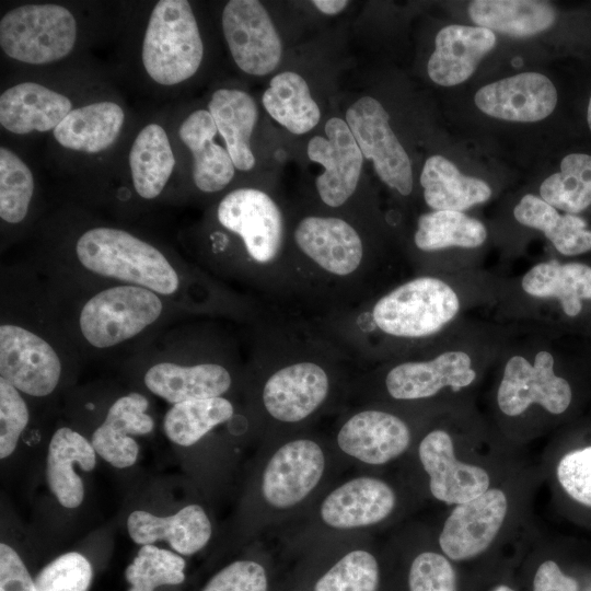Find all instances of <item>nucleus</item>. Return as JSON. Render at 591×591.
I'll return each instance as SVG.
<instances>
[{"mask_svg": "<svg viewBox=\"0 0 591 591\" xmlns=\"http://www.w3.org/2000/svg\"><path fill=\"white\" fill-rule=\"evenodd\" d=\"M76 255L89 271L171 296L181 285L179 275L153 245L115 228H93L77 241Z\"/></svg>", "mask_w": 591, "mask_h": 591, "instance_id": "obj_1", "label": "nucleus"}, {"mask_svg": "<svg viewBox=\"0 0 591 591\" xmlns=\"http://www.w3.org/2000/svg\"><path fill=\"white\" fill-rule=\"evenodd\" d=\"M459 309V298L448 283L425 276L394 288L349 322L354 329L373 325L392 337L422 338L442 329Z\"/></svg>", "mask_w": 591, "mask_h": 591, "instance_id": "obj_2", "label": "nucleus"}, {"mask_svg": "<svg viewBox=\"0 0 591 591\" xmlns=\"http://www.w3.org/2000/svg\"><path fill=\"white\" fill-rule=\"evenodd\" d=\"M204 57L199 28L186 0H161L150 15L142 62L157 83L174 85L193 77Z\"/></svg>", "mask_w": 591, "mask_h": 591, "instance_id": "obj_3", "label": "nucleus"}, {"mask_svg": "<svg viewBox=\"0 0 591 591\" xmlns=\"http://www.w3.org/2000/svg\"><path fill=\"white\" fill-rule=\"evenodd\" d=\"M77 24L59 4H25L3 15L0 46L11 58L31 65L62 59L72 50Z\"/></svg>", "mask_w": 591, "mask_h": 591, "instance_id": "obj_4", "label": "nucleus"}, {"mask_svg": "<svg viewBox=\"0 0 591 591\" xmlns=\"http://www.w3.org/2000/svg\"><path fill=\"white\" fill-rule=\"evenodd\" d=\"M163 312V301L150 289L121 285L104 289L81 309L79 326L95 348L114 347L152 325Z\"/></svg>", "mask_w": 591, "mask_h": 591, "instance_id": "obj_5", "label": "nucleus"}, {"mask_svg": "<svg viewBox=\"0 0 591 591\" xmlns=\"http://www.w3.org/2000/svg\"><path fill=\"white\" fill-rule=\"evenodd\" d=\"M217 218L241 237L250 260L268 274L280 256L285 236L283 217L275 200L260 189L237 188L219 202Z\"/></svg>", "mask_w": 591, "mask_h": 591, "instance_id": "obj_6", "label": "nucleus"}, {"mask_svg": "<svg viewBox=\"0 0 591 591\" xmlns=\"http://www.w3.org/2000/svg\"><path fill=\"white\" fill-rule=\"evenodd\" d=\"M390 116L374 97L362 96L346 111L363 158L371 160L379 178L401 195L413 190L410 159L390 126Z\"/></svg>", "mask_w": 591, "mask_h": 591, "instance_id": "obj_7", "label": "nucleus"}, {"mask_svg": "<svg viewBox=\"0 0 591 591\" xmlns=\"http://www.w3.org/2000/svg\"><path fill=\"white\" fill-rule=\"evenodd\" d=\"M222 30L236 66L263 77L281 61L282 44L270 15L256 0H231L222 12Z\"/></svg>", "mask_w": 591, "mask_h": 591, "instance_id": "obj_8", "label": "nucleus"}, {"mask_svg": "<svg viewBox=\"0 0 591 591\" xmlns=\"http://www.w3.org/2000/svg\"><path fill=\"white\" fill-rule=\"evenodd\" d=\"M61 375L58 354L43 337L15 325L0 326V379L22 393L47 396Z\"/></svg>", "mask_w": 591, "mask_h": 591, "instance_id": "obj_9", "label": "nucleus"}, {"mask_svg": "<svg viewBox=\"0 0 591 591\" xmlns=\"http://www.w3.org/2000/svg\"><path fill=\"white\" fill-rule=\"evenodd\" d=\"M569 383L554 372V358L540 351L531 364L521 356H513L505 367L497 402L507 416H519L530 405L538 404L548 413L559 415L571 402Z\"/></svg>", "mask_w": 591, "mask_h": 591, "instance_id": "obj_10", "label": "nucleus"}, {"mask_svg": "<svg viewBox=\"0 0 591 591\" xmlns=\"http://www.w3.org/2000/svg\"><path fill=\"white\" fill-rule=\"evenodd\" d=\"M293 240L323 276L346 280L356 277L361 268L363 242L358 231L341 218L304 217L293 231Z\"/></svg>", "mask_w": 591, "mask_h": 591, "instance_id": "obj_11", "label": "nucleus"}, {"mask_svg": "<svg viewBox=\"0 0 591 591\" xmlns=\"http://www.w3.org/2000/svg\"><path fill=\"white\" fill-rule=\"evenodd\" d=\"M325 135L311 138L306 153L311 161L324 167L315 181L318 197L326 206L337 208L355 193L363 155L346 120L329 118L325 124Z\"/></svg>", "mask_w": 591, "mask_h": 591, "instance_id": "obj_12", "label": "nucleus"}, {"mask_svg": "<svg viewBox=\"0 0 591 591\" xmlns=\"http://www.w3.org/2000/svg\"><path fill=\"white\" fill-rule=\"evenodd\" d=\"M507 513L508 499L499 488L455 505L439 535L441 551L454 561L480 555L498 535Z\"/></svg>", "mask_w": 591, "mask_h": 591, "instance_id": "obj_13", "label": "nucleus"}, {"mask_svg": "<svg viewBox=\"0 0 591 591\" xmlns=\"http://www.w3.org/2000/svg\"><path fill=\"white\" fill-rule=\"evenodd\" d=\"M314 356H299L274 371L263 389L267 413L281 422H298L313 414L329 393V375Z\"/></svg>", "mask_w": 591, "mask_h": 591, "instance_id": "obj_14", "label": "nucleus"}, {"mask_svg": "<svg viewBox=\"0 0 591 591\" xmlns=\"http://www.w3.org/2000/svg\"><path fill=\"white\" fill-rule=\"evenodd\" d=\"M418 454L430 478V491L439 501L460 505L489 489L490 477L487 471L459 461L452 438L444 430L430 431L421 440Z\"/></svg>", "mask_w": 591, "mask_h": 591, "instance_id": "obj_15", "label": "nucleus"}, {"mask_svg": "<svg viewBox=\"0 0 591 591\" xmlns=\"http://www.w3.org/2000/svg\"><path fill=\"white\" fill-rule=\"evenodd\" d=\"M554 83L538 72H522L482 86L474 96L484 114L509 121L532 123L549 116L557 104Z\"/></svg>", "mask_w": 591, "mask_h": 591, "instance_id": "obj_16", "label": "nucleus"}, {"mask_svg": "<svg viewBox=\"0 0 591 591\" xmlns=\"http://www.w3.org/2000/svg\"><path fill=\"white\" fill-rule=\"evenodd\" d=\"M325 459L320 445L308 439L283 444L263 475V495L276 508H289L305 498L320 482Z\"/></svg>", "mask_w": 591, "mask_h": 591, "instance_id": "obj_17", "label": "nucleus"}, {"mask_svg": "<svg viewBox=\"0 0 591 591\" xmlns=\"http://www.w3.org/2000/svg\"><path fill=\"white\" fill-rule=\"evenodd\" d=\"M472 361L463 351H447L427 361H408L393 367L385 386L395 399H420L436 395L450 386L457 392L476 378Z\"/></svg>", "mask_w": 591, "mask_h": 591, "instance_id": "obj_18", "label": "nucleus"}, {"mask_svg": "<svg viewBox=\"0 0 591 591\" xmlns=\"http://www.w3.org/2000/svg\"><path fill=\"white\" fill-rule=\"evenodd\" d=\"M337 443L346 454L367 464L380 465L406 451L410 431L399 417L369 409L347 419L338 431Z\"/></svg>", "mask_w": 591, "mask_h": 591, "instance_id": "obj_19", "label": "nucleus"}, {"mask_svg": "<svg viewBox=\"0 0 591 591\" xmlns=\"http://www.w3.org/2000/svg\"><path fill=\"white\" fill-rule=\"evenodd\" d=\"M496 35L480 26L451 24L441 28L434 39L427 71L438 85L453 86L466 81L496 45Z\"/></svg>", "mask_w": 591, "mask_h": 591, "instance_id": "obj_20", "label": "nucleus"}, {"mask_svg": "<svg viewBox=\"0 0 591 591\" xmlns=\"http://www.w3.org/2000/svg\"><path fill=\"white\" fill-rule=\"evenodd\" d=\"M148 406V399L137 392L117 398L92 434L96 454L117 468L135 464L139 447L130 436L148 434L154 428L152 417L147 414Z\"/></svg>", "mask_w": 591, "mask_h": 591, "instance_id": "obj_21", "label": "nucleus"}, {"mask_svg": "<svg viewBox=\"0 0 591 591\" xmlns=\"http://www.w3.org/2000/svg\"><path fill=\"white\" fill-rule=\"evenodd\" d=\"M396 502L393 489L373 477L351 479L334 489L321 506L323 521L335 529H355L384 520Z\"/></svg>", "mask_w": 591, "mask_h": 591, "instance_id": "obj_22", "label": "nucleus"}, {"mask_svg": "<svg viewBox=\"0 0 591 591\" xmlns=\"http://www.w3.org/2000/svg\"><path fill=\"white\" fill-rule=\"evenodd\" d=\"M71 107L67 96L39 83L23 82L1 94L0 124L16 135L54 130Z\"/></svg>", "mask_w": 591, "mask_h": 591, "instance_id": "obj_23", "label": "nucleus"}, {"mask_svg": "<svg viewBox=\"0 0 591 591\" xmlns=\"http://www.w3.org/2000/svg\"><path fill=\"white\" fill-rule=\"evenodd\" d=\"M127 529L137 544L148 545L163 540L176 553L187 556L200 551L211 536L210 521L198 505L186 506L169 517L136 510L128 517Z\"/></svg>", "mask_w": 591, "mask_h": 591, "instance_id": "obj_24", "label": "nucleus"}, {"mask_svg": "<svg viewBox=\"0 0 591 591\" xmlns=\"http://www.w3.org/2000/svg\"><path fill=\"white\" fill-rule=\"evenodd\" d=\"M143 382L151 393L174 405L221 396L230 389L232 378L220 363L182 366L160 362L148 369Z\"/></svg>", "mask_w": 591, "mask_h": 591, "instance_id": "obj_25", "label": "nucleus"}, {"mask_svg": "<svg viewBox=\"0 0 591 591\" xmlns=\"http://www.w3.org/2000/svg\"><path fill=\"white\" fill-rule=\"evenodd\" d=\"M217 132V126L208 109L193 112L178 130L179 138L193 153L194 183L205 193L223 189L235 173L227 148L213 141Z\"/></svg>", "mask_w": 591, "mask_h": 591, "instance_id": "obj_26", "label": "nucleus"}, {"mask_svg": "<svg viewBox=\"0 0 591 591\" xmlns=\"http://www.w3.org/2000/svg\"><path fill=\"white\" fill-rule=\"evenodd\" d=\"M95 463L96 452L82 434L68 427L55 431L48 445L46 479L62 507L77 508L83 501V483L73 465L90 472Z\"/></svg>", "mask_w": 591, "mask_h": 591, "instance_id": "obj_27", "label": "nucleus"}, {"mask_svg": "<svg viewBox=\"0 0 591 591\" xmlns=\"http://www.w3.org/2000/svg\"><path fill=\"white\" fill-rule=\"evenodd\" d=\"M208 112L225 141L235 169L252 170L255 165V157L250 141L258 118V108L254 99L242 90L219 89L211 95Z\"/></svg>", "mask_w": 591, "mask_h": 591, "instance_id": "obj_28", "label": "nucleus"}, {"mask_svg": "<svg viewBox=\"0 0 591 591\" xmlns=\"http://www.w3.org/2000/svg\"><path fill=\"white\" fill-rule=\"evenodd\" d=\"M125 114L114 102H96L71 109L54 129L55 139L62 147L85 153H97L117 139Z\"/></svg>", "mask_w": 591, "mask_h": 591, "instance_id": "obj_29", "label": "nucleus"}, {"mask_svg": "<svg viewBox=\"0 0 591 591\" xmlns=\"http://www.w3.org/2000/svg\"><path fill=\"white\" fill-rule=\"evenodd\" d=\"M426 204L433 210L462 212L491 196L489 185L476 177L462 174L447 158L429 157L420 174Z\"/></svg>", "mask_w": 591, "mask_h": 591, "instance_id": "obj_30", "label": "nucleus"}, {"mask_svg": "<svg viewBox=\"0 0 591 591\" xmlns=\"http://www.w3.org/2000/svg\"><path fill=\"white\" fill-rule=\"evenodd\" d=\"M468 14L477 26L514 37L542 33L556 20L553 5L536 0H475Z\"/></svg>", "mask_w": 591, "mask_h": 591, "instance_id": "obj_31", "label": "nucleus"}, {"mask_svg": "<svg viewBox=\"0 0 591 591\" xmlns=\"http://www.w3.org/2000/svg\"><path fill=\"white\" fill-rule=\"evenodd\" d=\"M530 296L556 298L568 316L582 310V300H591V267L581 263L560 264L553 259L532 267L522 279Z\"/></svg>", "mask_w": 591, "mask_h": 591, "instance_id": "obj_32", "label": "nucleus"}, {"mask_svg": "<svg viewBox=\"0 0 591 591\" xmlns=\"http://www.w3.org/2000/svg\"><path fill=\"white\" fill-rule=\"evenodd\" d=\"M523 225L542 231L563 255L575 256L591 251V231L578 216L560 215L542 198L528 194L513 210Z\"/></svg>", "mask_w": 591, "mask_h": 591, "instance_id": "obj_33", "label": "nucleus"}, {"mask_svg": "<svg viewBox=\"0 0 591 591\" xmlns=\"http://www.w3.org/2000/svg\"><path fill=\"white\" fill-rule=\"evenodd\" d=\"M262 103L278 124L294 135L309 132L321 119L308 82L297 72L285 71L273 77Z\"/></svg>", "mask_w": 591, "mask_h": 591, "instance_id": "obj_34", "label": "nucleus"}, {"mask_svg": "<svg viewBox=\"0 0 591 591\" xmlns=\"http://www.w3.org/2000/svg\"><path fill=\"white\" fill-rule=\"evenodd\" d=\"M175 159L165 130L149 124L137 135L129 152L132 184L144 199L158 197L166 185Z\"/></svg>", "mask_w": 591, "mask_h": 591, "instance_id": "obj_35", "label": "nucleus"}, {"mask_svg": "<svg viewBox=\"0 0 591 591\" xmlns=\"http://www.w3.org/2000/svg\"><path fill=\"white\" fill-rule=\"evenodd\" d=\"M234 414L232 403L222 397L192 399L174 404L165 414L163 430L172 442L189 447Z\"/></svg>", "mask_w": 591, "mask_h": 591, "instance_id": "obj_36", "label": "nucleus"}, {"mask_svg": "<svg viewBox=\"0 0 591 591\" xmlns=\"http://www.w3.org/2000/svg\"><path fill=\"white\" fill-rule=\"evenodd\" d=\"M487 237L485 225L460 211L433 210L421 215L415 232L416 246L426 252L451 246L473 248Z\"/></svg>", "mask_w": 591, "mask_h": 591, "instance_id": "obj_37", "label": "nucleus"}, {"mask_svg": "<svg viewBox=\"0 0 591 591\" xmlns=\"http://www.w3.org/2000/svg\"><path fill=\"white\" fill-rule=\"evenodd\" d=\"M541 197L556 209L579 213L591 206V155L570 153L560 162V170L541 184Z\"/></svg>", "mask_w": 591, "mask_h": 591, "instance_id": "obj_38", "label": "nucleus"}, {"mask_svg": "<svg viewBox=\"0 0 591 591\" xmlns=\"http://www.w3.org/2000/svg\"><path fill=\"white\" fill-rule=\"evenodd\" d=\"M185 560L171 551L142 545L132 563L126 568L128 591H154L160 586L179 584L185 580Z\"/></svg>", "mask_w": 591, "mask_h": 591, "instance_id": "obj_39", "label": "nucleus"}, {"mask_svg": "<svg viewBox=\"0 0 591 591\" xmlns=\"http://www.w3.org/2000/svg\"><path fill=\"white\" fill-rule=\"evenodd\" d=\"M34 179L27 165L12 151L0 148V217L19 223L27 215Z\"/></svg>", "mask_w": 591, "mask_h": 591, "instance_id": "obj_40", "label": "nucleus"}, {"mask_svg": "<svg viewBox=\"0 0 591 591\" xmlns=\"http://www.w3.org/2000/svg\"><path fill=\"white\" fill-rule=\"evenodd\" d=\"M379 566L373 555L352 551L315 583L314 591H376Z\"/></svg>", "mask_w": 591, "mask_h": 591, "instance_id": "obj_41", "label": "nucleus"}, {"mask_svg": "<svg viewBox=\"0 0 591 591\" xmlns=\"http://www.w3.org/2000/svg\"><path fill=\"white\" fill-rule=\"evenodd\" d=\"M93 570L80 553L69 552L55 558L36 576V591H88Z\"/></svg>", "mask_w": 591, "mask_h": 591, "instance_id": "obj_42", "label": "nucleus"}, {"mask_svg": "<svg viewBox=\"0 0 591 591\" xmlns=\"http://www.w3.org/2000/svg\"><path fill=\"white\" fill-rule=\"evenodd\" d=\"M30 412L20 391L0 379V457L13 453L27 426Z\"/></svg>", "mask_w": 591, "mask_h": 591, "instance_id": "obj_43", "label": "nucleus"}, {"mask_svg": "<svg viewBox=\"0 0 591 591\" xmlns=\"http://www.w3.org/2000/svg\"><path fill=\"white\" fill-rule=\"evenodd\" d=\"M409 591H457L455 571L448 557L424 552L412 563Z\"/></svg>", "mask_w": 591, "mask_h": 591, "instance_id": "obj_44", "label": "nucleus"}, {"mask_svg": "<svg viewBox=\"0 0 591 591\" xmlns=\"http://www.w3.org/2000/svg\"><path fill=\"white\" fill-rule=\"evenodd\" d=\"M556 474L560 486L573 500L591 508V447L564 455Z\"/></svg>", "mask_w": 591, "mask_h": 591, "instance_id": "obj_45", "label": "nucleus"}, {"mask_svg": "<svg viewBox=\"0 0 591 591\" xmlns=\"http://www.w3.org/2000/svg\"><path fill=\"white\" fill-rule=\"evenodd\" d=\"M202 591H267V577L262 565L237 560L215 575Z\"/></svg>", "mask_w": 591, "mask_h": 591, "instance_id": "obj_46", "label": "nucleus"}, {"mask_svg": "<svg viewBox=\"0 0 591 591\" xmlns=\"http://www.w3.org/2000/svg\"><path fill=\"white\" fill-rule=\"evenodd\" d=\"M0 591H36L26 566L8 544H0Z\"/></svg>", "mask_w": 591, "mask_h": 591, "instance_id": "obj_47", "label": "nucleus"}, {"mask_svg": "<svg viewBox=\"0 0 591 591\" xmlns=\"http://www.w3.org/2000/svg\"><path fill=\"white\" fill-rule=\"evenodd\" d=\"M578 582L565 575L554 560L543 561L533 579V591H578Z\"/></svg>", "mask_w": 591, "mask_h": 591, "instance_id": "obj_48", "label": "nucleus"}, {"mask_svg": "<svg viewBox=\"0 0 591 591\" xmlns=\"http://www.w3.org/2000/svg\"><path fill=\"white\" fill-rule=\"evenodd\" d=\"M313 5L326 15H335L341 12L349 3L346 0H313Z\"/></svg>", "mask_w": 591, "mask_h": 591, "instance_id": "obj_49", "label": "nucleus"}, {"mask_svg": "<svg viewBox=\"0 0 591 591\" xmlns=\"http://www.w3.org/2000/svg\"><path fill=\"white\" fill-rule=\"evenodd\" d=\"M491 591H514V590L506 584H499L495 587Z\"/></svg>", "mask_w": 591, "mask_h": 591, "instance_id": "obj_50", "label": "nucleus"}, {"mask_svg": "<svg viewBox=\"0 0 591 591\" xmlns=\"http://www.w3.org/2000/svg\"><path fill=\"white\" fill-rule=\"evenodd\" d=\"M587 121L591 130V97L589 100L588 109H587Z\"/></svg>", "mask_w": 591, "mask_h": 591, "instance_id": "obj_51", "label": "nucleus"}]
</instances>
